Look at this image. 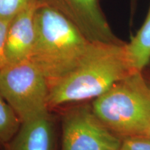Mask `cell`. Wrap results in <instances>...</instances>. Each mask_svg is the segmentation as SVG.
I'll use <instances>...</instances> for the list:
<instances>
[{"label":"cell","mask_w":150,"mask_h":150,"mask_svg":"<svg viewBox=\"0 0 150 150\" xmlns=\"http://www.w3.org/2000/svg\"><path fill=\"white\" fill-rule=\"evenodd\" d=\"M11 20L0 19V70L4 66L5 40L9 22H10Z\"/></svg>","instance_id":"4fadbf2b"},{"label":"cell","mask_w":150,"mask_h":150,"mask_svg":"<svg viewBox=\"0 0 150 150\" xmlns=\"http://www.w3.org/2000/svg\"><path fill=\"white\" fill-rule=\"evenodd\" d=\"M38 5V1L33 0L9 22L5 40L4 66L29 61L35 42V13Z\"/></svg>","instance_id":"52a82bcc"},{"label":"cell","mask_w":150,"mask_h":150,"mask_svg":"<svg viewBox=\"0 0 150 150\" xmlns=\"http://www.w3.org/2000/svg\"><path fill=\"white\" fill-rule=\"evenodd\" d=\"M51 112L22 123L3 150H59L56 123Z\"/></svg>","instance_id":"ba28073f"},{"label":"cell","mask_w":150,"mask_h":150,"mask_svg":"<svg viewBox=\"0 0 150 150\" xmlns=\"http://www.w3.org/2000/svg\"><path fill=\"white\" fill-rule=\"evenodd\" d=\"M120 150H150V138L139 136L124 138Z\"/></svg>","instance_id":"7c38bea8"},{"label":"cell","mask_w":150,"mask_h":150,"mask_svg":"<svg viewBox=\"0 0 150 150\" xmlns=\"http://www.w3.org/2000/svg\"><path fill=\"white\" fill-rule=\"evenodd\" d=\"M125 44L91 42L78 65L50 84V110L93 101L136 72L127 59Z\"/></svg>","instance_id":"6da1fadb"},{"label":"cell","mask_w":150,"mask_h":150,"mask_svg":"<svg viewBox=\"0 0 150 150\" xmlns=\"http://www.w3.org/2000/svg\"><path fill=\"white\" fill-rule=\"evenodd\" d=\"M143 136H147V137H149L150 138V122L149 124V125H148V127H147V129H146V130L145 132H144L143 135H142Z\"/></svg>","instance_id":"5bb4252c"},{"label":"cell","mask_w":150,"mask_h":150,"mask_svg":"<svg viewBox=\"0 0 150 150\" xmlns=\"http://www.w3.org/2000/svg\"><path fill=\"white\" fill-rule=\"evenodd\" d=\"M38 1L35 38L29 61L45 76L50 85L78 65L91 42L61 11Z\"/></svg>","instance_id":"7a4b0ae2"},{"label":"cell","mask_w":150,"mask_h":150,"mask_svg":"<svg viewBox=\"0 0 150 150\" xmlns=\"http://www.w3.org/2000/svg\"><path fill=\"white\" fill-rule=\"evenodd\" d=\"M22 122L0 93V150H3L17 134Z\"/></svg>","instance_id":"30bf717a"},{"label":"cell","mask_w":150,"mask_h":150,"mask_svg":"<svg viewBox=\"0 0 150 150\" xmlns=\"http://www.w3.org/2000/svg\"><path fill=\"white\" fill-rule=\"evenodd\" d=\"M33 0H0V19L11 20Z\"/></svg>","instance_id":"8fae6325"},{"label":"cell","mask_w":150,"mask_h":150,"mask_svg":"<svg viewBox=\"0 0 150 150\" xmlns=\"http://www.w3.org/2000/svg\"><path fill=\"white\" fill-rule=\"evenodd\" d=\"M127 59L136 72H142L150 62V2L142 27L130 42L125 44Z\"/></svg>","instance_id":"9c48e42d"},{"label":"cell","mask_w":150,"mask_h":150,"mask_svg":"<svg viewBox=\"0 0 150 150\" xmlns=\"http://www.w3.org/2000/svg\"><path fill=\"white\" fill-rule=\"evenodd\" d=\"M61 108L59 150L120 149L122 140L97 117L91 103H78Z\"/></svg>","instance_id":"5b68a950"},{"label":"cell","mask_w":150,"mask_h":150,"mask_svg":"<svg viewBox=\"0 0 150 150\" xmlns=\"http://www.w3.org/2000/svg\"><path fill=\"white\" fill-rule=\"evenodd\" d=\"M148 85H149V88H150V82H149V83H148Z\"/></svg>","instance_id":"2e32d148"},{"label":"cell","mask_w":150,"mask_h":150,"mask_svg":"<svg viewBox=\"0 0 150 150\" xmlns=\"http://www.w3.org/2000/svg\"><path fill=\"white\" fill-rule=\"evenodd\" d=\"M61 11L89 42L122 44L112 31L99 0H39Z\"/></svg>","instance_id":"8992f818"},{"label":"cell","mask_w":150,"mask_h":150,"mask_svg":"<svg viewBox=\"0 0 150 150\" xmlns=\"http://www.w3.org/2000/svg\"><path fill=\"white\" fill-rule=\"evenodd\" d=\"M49 92L47 79L31 61L6 65L0 70V93L22 123L52 112Z\"/></svg>","instance_id":"277c9868"},{"label":"cell","mask_w":150,"mask_h":150,"mask_svg":"<svg viewBox=\"0 0 150 150\" xmlns=\"http://www.w3.org/2000/svg\"><path fill=\"white\" fill-rule=\"evenodd\" d=\"M97 117L121 138L142 136L150 122V88L134 72L91 102Z\"/></svg>","instance_id":"3957f363"},{"label":"cell","mask_w":150,"mask_h":150,"mask_svg":"<svg viewBox=\"0 0 150 150\" xmlns=\"http://www.w3.org/2000/svg\"><path fill=\"white\" fill-rule=\"evenodd\" d=\"M136 0H131V7H134L135 6V1H136Z\"/></svg>","instance_id":"9a60e30c"}]
</instances>
